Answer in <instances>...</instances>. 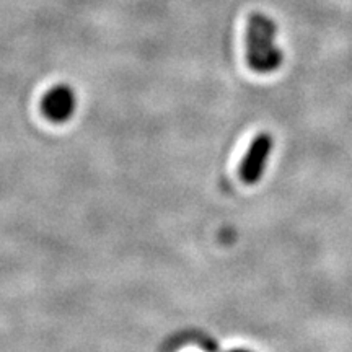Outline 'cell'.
I'll list each match as a JSON object with an SVG mask.
<instances>
[{"instance_id":"obj_1","label":"cell","mask_w":352,"mask_h":352,"mask_svg":"<svg viewBox=\"0 0 352 352\" xmlns=\"http://www.w3.org/2000/svg\"><path fill=\"white\" fill-rule=\"evenodd\" d=\"M277 25L264 13H253L246 28V60L254 72L271 74L283 64V51L277 46Z\"/></svg>"},{"instance_id":"obj_2","label":"cell","mask_w":352,"mask_h":352,"mask_svg":"<svg viewBox=\"0 0 352 352\" xmlns=\"http://www.w3.org/2000/svg\"><path fill=\"white\" fill-rule=\"evenodd\" d=\"M272 138L266 132L259 134L250 145L248 152L240 165V178L246 184H254L261 178L272 151Z\"/></svg>"},{"instance_id":"obj_3","label":"cell","mask_w":352,"mask_h":352,"mask_svg":"<svg viewBox=\"0 0 352 352\" xmlns=\"http://www.w3.org/2000/svg\"><path fill=\"white\" fill-rule=\"evenodd\" d=\"M41 107L47 120L54 122L67 121L76 109V95L70 87L57 85L44 95Z\"/></svg>"},{"instance_id":"obj_4","label":"cell","mask_w":352,"mask_h":352,"mask_svg":"<svg viewBox=\"0 0 352 352\" xmlns=\"http://www.w3.org/2000/svg\"><path fill=\"white\" fill-rule=\"evenodd\" d=\"M230 352H252V351H246V349H235V351H230Z\"/></svg>"}]
</instances>
